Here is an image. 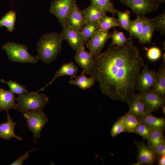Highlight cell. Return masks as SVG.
Instances as JSON below:
<instances>
[{
  "label": "cell",
  "mask_w": 165,
  "mask_h": 165,
  "mask_svg": "<svg viewBox=\"0 0 165 165\" xmlns=\"http://www.w3.org/2000/svg\"><path fill=\"white\" fill-rule=\"evenodd\" d=\"M93 57L89 74L98 82L102 94L127 104L138 90V76L144 64L138 48L130 39Z\"/></svg>",
  "instance_id": "obj_1"
},
{
  "label": "cell",
  "mask_w": 165,
  "mask_h": 165,
  "mask_svg": "<svg viewBox=\"0 0 165 165\" xmlns=\"http://www.w3.org/2000/svg\"><path fill=\"white\" fill-rule=\"evenodd\" d=\"M63 40L56 32L43 35L37 43V56L39 60L45 64L53 61L61 51Z\"/></svg>",
  "instance_id": "obj_2"
},
{
  "label": "cell",
  "mask_w": 165,
  "mask_h": 165,
  "mask_svg": "<svg viewBox=\"0 0 165 165\" xmlns=\"http://www.w3.org/2000/svg\"><path fill=\"white\" fill-rule=\"evenodd\" d=\"M16 99L17 109L24 113L42 110L46 106L49 98L45 94L32 92L19 95Z\"/></svg>",
  "instance_id": "obj_3"
},
{
  "label": "cell",
  "mask_w": 165,
  "mask_h": 165,
  "mask_svg": "<svg viewBox=\"0 0 165 165\" xmlns=\"http://www.w3.org/2000/svg\"><path fill=\"white\" fill-rule=\"evenodd\" d=\"M2 48L6 51L9 59L14 62L36 63L39 60L37 55L33 56L29 53L28 48L24 44L8 42Z\"/></svg>",
  "instance_id": "obj_4"
},
{
  "label": "cell",
  "mask_w": 165,
  "mask_h": 165,
  "mask_svg": "<svg viewBox=\"0 0 165 165\" xmlns=\"http://www.w3.org/2000/svg\"><path fill=\"white\" fill-rule=\"evenodd\" d=\"M27 119V126L33 133L34 142L40 138L41 130L47 123L48 118L42 110H34L24 113Z\"/></svg>",
  "instance_id": "obj_5"
},
{
  "label": "cell",
  "mask_w": 165,
  "mask_h": 165,
  "mask_svg": "<svg viewBox=\"0 0 165 165\" xmlns=\"http://www.w3.org/2000/svg\"><path fill=\"white\" fill-rule=\"evenodd\" d=\"M76 4L75 0H53L51 3L50 11L63 27L68 16Z\"/></svg>",
  "instance_id": "obj_6"
},
{
  "label": "cell",
  "mask_w": 165,
  "mask_h": 165,
  "mask_svg": "<svg viewBox=\"0 0 165 165\" xmlns=\"http://www.w3.org/2000/svg\"><path fill=\"white\" fill-rule=\"evenodd\" d=\"M120 2L127 7L137 16H144L156 11L159 4L152 0H120Z\"/></svg>",
  "instance_id": "obj_7"
},
{
  "label": "cell",
  "mask_w": 165,
  "mask_h": 165,
  "mask_svg": "<svg viewBox=\"0 0 165 165\" xmlns=\"http://www.w3.org/2000/svg\"><path fill=\"white\" fill-rule=\"evenodd\" d=\"M111 37V33L108 30L98 29L86 44L89 53L93 56L101 53L106 43Z\"/></svg>",
  "instance_id": "obj_8"
},
{
  "label": "cell",
  "mask_w": 165,
  "mask_h": 165,
  "mask_svg": "<svg viewBox=\"0 0 165 165\" xmlns=\"http://www.w3.org/2000/svg\"><path fill=\"white\" fill-rule=\"evenodd\" d=\"M142 72L140 73L138 79V90L142 94L153 87L157 76V72L150 70L148 66L144 64Z\"/></svg>",
  "instance_id": "obj_9"
},
{
  "label": "cell",
  "mask_w": 165,
  "mask_h": 165,
  "mask_svg": "<svg viewBox=\"0 0 165 165\" xmlns=\"http://www.w3.org/2000/svg\"><path fill=\"white\" fill-rule=\"evenodd\" d=\"M63 29L60 35L63 40H65L72 48L76 51L84 47L86 42L81 32L74 30L67 26Z\"/></svg>",
  "instance_id": "obj_10"
},
{
  "label": "cell",
  "mask_w": 165,
  "mask_h": 165,
  "mask_svg": "<svg viewBox=\"0 0 165 165\" xmlns=\"http://www.w3.org/2000/svg\"><path fill=\"white\" fill-rule=\"evenodd\" d=\"M138 94L148 112H155L165 105V99L160 97L152 89Z\"/></svg>",
  "instance_id": "obj_11"
},
{
  "label": "cell",
  "mask_w": 165,
  "mask_h": 165,
  "mask_svg": "<svg viewBox=\"0 0 165 165\" xmlns=\"http://www.w3.org/2000/svg\"><path fill=\"white\" fill-rule=\"evenodd\" d=\"M134 143L138 148L136 156L138 161L141 164L153 163L157 159V156L153 149L143 141L135 140Z\"/></svg>",
  "instance_id": "obj_12"
},
{
  "label": "cell",
  "mask_w": 165,
  "mask_h": 165,
  "mask_svg": "<svg viewBox=\"0 0 165 165\" xmlns=\"http://www.w3.org/2000/svg\"><path fill=\"white\" fill-rule=\"evenodd\" d=\"M86 21L82 10L76 4L68 16L64 26H67L75 31L81 32Z\"/></svg>",
  "instance_id": "obj_13"
},
{
  "label": "cell",
  "mask_w": 165,
  "mask_h": 165,
  "mask_svg": "<svg viewBox=\"0 0 165 165\" xmlns=\"http://www.w3.org/2000/svg\"><path fill=\"white\" fill-rule=\"evenodd\" d=\"M74 59L87 74H89L94 63L93 56L87 52L85 47L76 51Z\"/></svg>",
  "instance_id": "obj_14"
},
{
  "label": "cell",
  "mask_w": 165,
  "mask_h": 165,
  "mask_svg": "<svg viewBox=\"0 0 165 165\" xmlns=\"http://www.w3.org/2000/svg\"><path fill=\"white\" fill-rule=\"evenodd\" d=\"M6 112L7 121L0 124V138L8 140L12 138L21 140V137L16 135L15 133L14 128L16 123L13 121L9 114V111Z\"/></svg>",
  "instance_id": "obj_15"
},
{
  "label": "cell",
  "mask_w": 165,
  "mask_h": 165,
  "mask_svg": "<svg viewBox=\"0 0 165 165\" xmlns=\"http://www.w3.org/2000/svg\"><path fill=\"white\" fill-rule=\"evenodd\" d=\"M14 94L10 90L0 88V112L17 109Z\"/></svg>",
  "instance_id": "obj_16"
},
{
  "label": "cell",
  "mask_w": 165,
  "mask_h": 165,
  "mask_svg": "<svg viewBox=\"0 0 165 165\" xmlns=\"http://www.w3.org/2000/svg\"><path fill=\"white\" fill-rule=\"evenodd\" d=\"M127 104L129 108L128 112L139 120L148 112L138 94H135Z\"/></svg>",
  "instance_id": "obj_17"
},
{
  "label": "cell",
  "mask_w": 165,
  "mask_h": 165,
  "mask_svg": "<svg viewBox=\"0 0 165 165\" xmlns=\"http://www.w3.org/2000/svg\"><path fill=\"white\" fill-rule=\"evenodd\" d=\"M77 67L73 62L65 63L55 72L54 76L52 80L44 87L37 91V92L43 91L49 85L52 84L56 79L59 77L64 75H68L72 78H74L77 74L78 70Z\"/></svg>",
  "instance_id": "obj_18"
},
{
  "label": "cell",
  "mask_w": 165,
  "mask_h": 165,
  "mask_svg": "<svg viewBox=\"0 0 165 165\" xmlns=\"http://www.w3.org/2000/svg\"><path fill=\"white\" fill-rule=\"evenodd\" d=\"M86 74L83 70L79 75L76 76L74 77L75 79L71 77L68 81L69 84L77 86L83 90L90 88L94 84L96 80L92 76L89 78L87 77Z\"/></svg>",
  "instance_id": "obj_19"
},
{
  "label": "cell",
  "mask_w": 165,
  "mask_h": 165,
  "mask_svg": "<svg viewBox=\"0 0 165 165\" xmlns=\"http://www.w3.org/2000/svg\"><path fill=\"white\" fill-rule=\"evenodd\" d=\"M152 89L161 97L165 99V63L163 62L158 72Z\"/></svg>",
  "instance_id": "obj_20"
},
{
  "label": "cell",
  "mask_w": 165,
  "mask_h": 165,
  "mask_svg": "<svg viewBox=\"0 0 165 165\" xmlns=\"http://www.w3.org/2000/svg\"><path fill=\"white\" fill-rule=\"evenodd\" d=\"M139 120L153 129L164 130L165 128V118L154 116L151 112H147Z\"/></svg>",
  "instance_id": "obj_21"
},
{
  "label": "cell",
  "mask_w": 165,
  "mask_h": 165,
  "mask_svg": "<svg viewBox=\"0 0 165 165\" xmlns=\"http://www.w3.org/2000/svg\"><path fill=\"white\" fill-rule=\"evenodd\" d=\"M82 12L86 21L95 22H97L105 14V12L92 2Z\"/></svg>",
  "instance_id": "obj_22"
},
{
  "label": "cell",
  "mask_w": 165,
  "mask_h": 165,
  "mask_svg": "<svg viewBox=\"0 0 165 165\" xmlns=\"http://www.w3.org/2000/svg\"><path fill=\"white\" fill-rule=\"evenodd\" d=\"M143 24V16H137L134 20L131 21L127 30L130 38L134 37L139 40L141 38Z\"/></svg>",
  "instance_id": "obj_23"
},
{
  "label": "cell",
  "mask_w": 165,
  "mask_h": 165,
  "mask_svg": "<svg viewBox=\"0 0 165 165\" xmlns=\"http://www.w3.org/2000/svg\"><path fill=\"white\" fill-rule=\"evenodd\" d=\"M143 29L141 38L139 41L141 44H150L152 42L155 30L150 21L149 19L145 16H143Z\"/></svg>",
  "instance_id": "obj_24"
},
{
  "label": "cell",
  "mask_w": 165,
  "mask_h": 165,
  "mask_svg": "<svg viewBox=\"0 0 165 165\" xmlns=\"http://www.w3.org/2000/svg\"><path fill=\"white\" fill-rule=\"evenodd\" d=\"M119 119L123 123L125 132L133 133V130L141 123L139 120L129 112Z\"/></svg>",
  "instance_id": "obj_25"
},
{
  "label": "cell",
  "mask_w": 165,
  "mask_h": 165,
  "mask_svg": "<svg viewBox=\"0 0 165 165\" xmlns=\"http://www.w3.org/2000/svg\"><path fill=\"white\" fill-rule=\"evenodd\" d=\"M98 29L108 30L111 28L115 27H120V24L117 19L112 16H109L106 14L97 22Z\"/></svg>",
  "instance_id": "obj_26"
},
{
  "label": "cell",
  "mask_w": 165,
  "mask_h": 165,
  "mask_svg": "<svg viewBox=\"0 0 165 165\" xmlns=\"http://www.w3.org/2000/svg\"><path fill=\"white\" fill-rule=\"evenodd\" d=\"M16 12L10 10L0 20V27L5 26L8 31L11 32L15 29V24L16 19Z\"/></svg>",
  "instance_id": "obj_27"
},
{
  "label": "cell",
  "mask_w": 165,
  "mask_h": 165,
  "mask_svg": "<svg viewBox=\"0 0 165 165\" xmlns=\"http://www.w3.org/2000/svg\"><path fill=\"white\" fill-rule=\"evenodd\" d=\"M155 31L161 34H165V11H163L158 16L149 19Z\"/></svg>",
  "instance_id": "obj_28"
},
{
  "label": "cell",
  "mask_w": 165,
  "mask_h": 165,
  "mask_svg": "<svg viewBox=\"0 0 165 165\" xmlns=\"http://www.w3.org/2000/svg\"><path fill=\"white\" fill-rule=\"evenodd\" d=\"M97 29V22L86 20L81 32L85 41H88L95 34Z\"/></svg>",
  "instance_id": "obj_29"
},
{
  "label": "cell",
  "mask_w": 165,
  "mask_h": 165,
  "mask_svg": "<svg viewBox=\"0 0 165 165\" xmlns=\"http://www.w3.org/2000/svg\"><path fill=\"white\" fill-rule=\"evenodd\" d=\"M164 130L153 129L149 138L147 139L148 145L152 148L164 140L163 135Z\"/></svg>",
  "instance_id": "obj_30"
},
{
  "label": "cell",
  "mask_w": 165,
  "mask_h": 165,
  "mask_svg": "<svg viewBox=\"0 0 165 165\" xmlns=\"http://www.w3.org/2000/svg\"><path fill=\"white\" fill-rule=\"evenodd\" d=\"M112 42L109 47L113 46H121L125 44L131 38H127L122 32L114 29L111 33Z\"/></svg>",
  "instance_id": "obj_31"
},
{
  "label": "cell",
  "mask_w": 165,
  "mask_h": 165,
  "mask_svg": "<svg viewBox=\"0 0 165 165\" xmlns=\"http://www.w3.org/2000/svg\"><path fill=\"white\" fill-rule=\"evenodd\" d=\"M90 0L91 2L105 12L110 13L113 15H116V9L114 6L113 3L111 0Z\"/></svg>",
  "instance_id": "obj_32"
},
{
  "label": "cell",
  "mask_w": 165,
  "mask_h": 165,
  "mask_svg": "<svg viewBox=\"0 0 165 165\" xmlns=\"http://www.w3.org/2000/svg\"><path fill=\"white\" fill-rule=\"evenodd\" d=\"M116 13L117 14V19L120 27L127 31L129 24L131 21L130 19V12L128 10L122 12L116 9Z\"/></svg>",
  "instance_id": "obj_33"
},
{
  "label": "cell",
  "mask_w": 165,
  "mask_h": 165,
  "mask_svg": "<svg viewBox=\"0 0 165 165\" xmlns=\"http://www.w3.org/2000/svg\"><path fill=\"white\" fill-rule=\"evenodd\" d=\"M1 81L2 83L7 84L10 88V90L14 94L20 95L29 93L25 86L22 85L12 80L7 82L3 79H1Z\"/></svg>",
  "instance_id": "obj_34"
},
{
  "label": "cell",
  "mask_w": 165,
  "mask_h": 165,
  "mask_svg": "<svg viewBox=\"0 0 165 165\" xmlns=\"http://www.w3.org/2000/svg\"><path fill=\"white\" fill-rule=\"evenodd\" d=\"M153 129L141 122L133 130V133L138 134L144 139L149 137Z\"/></svg>",
  "instance_id": "obj_35"
},
{
  "label": "cell",
  "mask_w": 165,
  "mask_h": 165,
  "mask_svg": "<svg viewBox=\"0 0 165 165\" xmlns=\"http://www.w3.org/2000/svg\"><path fill=\"white\" fill-rule=\"evenodd\" d=\"M144 48L146 51V55L148 59L152 61H157L162 55V51L160 49L156 46L149 48L144 47Z\"/></svg>",
  "instance_id": "obj_36"
},
{
  "label": "cell",
  "mask_w": 165,
  "mask_h": 165,
  "mask_svg": "<svg viewBox=\"0 0 165 165\" xmlns=\"http://www.w3.org/2000/svg\"><path fill=\"white\" fill-rule=\"evenodd\" d=\"M125 132L124 127L119 118L114 123L111 130L112 137L114 138L121 133Z\"/></svg>",
  "instance_id": "obj_37"
},
{
  "label": "cell",
  "mask_w": 165,
  "mask_h": 165,
  "mask_svg": "<svg viewBox=\"0 0 165 165\" xmlns=\"http://www.w3.org/2000/svg\"><path fill=\"white\" fill-rule=\"evenodd\" d=\"M152 149L156 154L160 156L165 155V140L156 145Z\"/></svg>",
  "instance_id": "obj_38"
},
{
  "label": "cell",
  "mask_w": 165,
  "mask_h": 165,
  "mask_svg": "<svg viewBox=\"0 0 165 165\" xmlns=\"http://www.w3.org/2000/svg\"><path fill=\"white\" fill-rule=\"evenodd\" d=\"M35 149H33L28 152H26L23 155L19 156L18 158L15 161L11 163L10 165H23L24 160L29 157V154Z\"/></svg>",
  "instance_id": "obj_39"
},
{
  "label": "cell",
  "mask_w": 165,
  "mask_h": 165,
  "mask_svg": "<svg viewBox=\"0 0 165 165\" xmlns=\"http://www.w3.org/2000/svg\"><path fill=\"white\" fill-rule=\"evenodd\" d=\"M158 164L159 165H165V155L160 156L158 161Z\"/></svg>",
  "instance_id": "obj_40"
},
{
  "label": "cell",
  "mask_w": 165,
  "mask_h": 165,
  "mask_svg": "<svg viewBox=\"0 0 165 165\" xmlns=\"http://www.w3.org/2000/svg\"><path fill=\"white\" fill-rule=\"evenodd\" d=\"M159 4H163L165 3V0H152Z\"/></svg>",
  "instance_id": "obj_41"
},
{
  "label": "cell",
  "mask_w": 165,
  "mask_h": 165,
  "mask_svg": "<svg viewBox=\"0 0 165 165\" xmlns=\"http://www.w3.org/2000/svg\"><path fill=\"white\" fill-rule=\"evenodd\" d=\"M161 108H162V110L163 113L165 114V107L164 106H162Z\"/></svg>",
  "instance_id": "obj_42"
}]
</instances>
